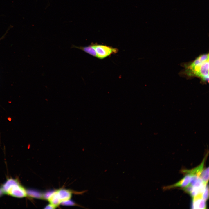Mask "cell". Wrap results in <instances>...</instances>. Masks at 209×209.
<instances>
[{"label": "cell", "mask_w": 209, "mask_h": 209, "mask_svg": "<svg viewBox=\"0 0 209 209\" xmlns=\"http://www.w3.org/2000/svg\"><path fill=\"white\" fill-rule=\"evenodd\" d=\"M192 198L191 206L192 208H206V201L202 198L201 194H199Z\"/></svg>", "instance_id": "5"}, {"label": "cell", "mask_w": 209, "mask_h": 209, "mask_svg": "<svg viewBox=\"0 0 209 209\" xmlns=\"http://www.w3.org/2000/svg\"><path fill=\"white\" fill-rule=\"evenodd\" d=\"M2 190L3 193L13 197L21 198L27 195L26 191L16 180L8 179L3 185Z\"/></svg>", "instance_id": "2"}, {"label": "cell", "mask_w": 209, "mask_h": 209, "mask_svg": "<svg viewBox=\"0 0 209 209\" xmlns=\"http://www.w3.org/2000/svg\"><path fill=\"white\" fill-rule=\"evenodd\" d=\"M207 155H206L202 162L198 166L194 169L190 170H183L182 172L185 174H189L191 176H199L203 170L204 162L206 158V156Z\"/></svg>", "instance_id": "6"}, {"label": "cell", "mask_w": 209, "mask_h": 209, "mask_svg": "<svg viewBox=\"0 0 209 209\" xmlns=\"http://www.w3.org/2000/svg\"><path fill=\"white\" fill-rule=\"evenodd\" d=\"M185 66V72L188 76L197 77L204 82H208V53L199 55L193 62Z\"/></svg>", "instance_id": "1"}, {"label": "cell", "mask_w": 209, "mask_h": 209, "mask_svg": "<svg viewBox=\"0 0 209 209\" xmlns=\"http://www.w3.org/2000/svg\"><path fill=\"white\" fill-rule=\"evenodd\" d=\"M201 194L202 198L206 201L208 199L209 197L208 186L207 185V184L205 186L204 190Z\"/></svg>", "instance_id": "10"}, {"label": "cell", "mask_w": 209, "mask_h": 209, "mask_svg": "<svg viewBox=\"0 0 209 209\" xmlns=\"http://www.w3.org/2000/svg\"><path fill=\"white\" fill-rule=\"evenodd\" d=\"M204 183L207 184L209 180V168L203 170L200 176Z\"/></svg>", "instance_id": "9"}, {"label": "cell", "mask_w": 209, "mask_h": 209, "mask_svg": "<svg viewBox=\"0 0 209 209\" xmlns=\"http://www.w3.org/2000/svg\"><path fill=\"white\" fill-rule=\"evenodd\" d=\"M97 55V57L103 59L111 55L112 54L117 53L118 50L111 46L106 45L93 44Z\"/></svg>", "instance_id": "4"}, {"label": "cell", "mask_w": 209, "mask_h": 209, "mask_svg": "<svg viewBox=\"0 0 209 209\" xmlns=\"http://www.w3.org/2000/svg\"><path fill=\"white\" fill-rule=\"evenodd\" d=\"M185 176L177 183L172 185L165 187V189H170L172 188L181 187V188L188 186L190 184L191 176L189 174H185Z\"/></svg>", "instance_id": "7"}, {"label": "cell", "mask_w": 209, "mask_h": 209, "mask_svg": "<svg viewBox=\"0 0 209 209\" xmlns=\"http://www.w3.org/2000/svg\"><path fill=\"white\" fill-rule=\"evenodd\" d=\"M56 208L54 206L52 205L51 204H50L49 205H48L47 206H46V207L45 208H50V209H53V208Z\"/></svg>", "instance_id": "11"}, {"label": "cell", "mask_w": 209, "mask_h": 209, "mask_svg": "<svg viewBox=\"0 0 209 209\" xmlns=\"http://www.w3.org/2000/svg\"><path fill=\"white\" fill-rule=\"evenodd\" d=\"M72 196L70 191L65 189H60L52 193L47 197L50 204L55 207L61 203L68 201Z\"/></svg>", "instance_id": "3"}, {"label": "cell", "mask_w": 209, "mask_h": 209, "mask_svg": "<svg viewBox=\"0 0 209 209\" xmlns=\"http://www.w3.org/2000/svg\"><path fill=\"white\" fill-rule=\"evenodd\" d=\"M3 193V192L2 191V190L0 189V196L2 195Z\"/></svg>", "instance_id": "12"}, {"label": "cell", "mask_w": 209, "mask_h": 209, "mask_svg": "<svg viewBox=\"0 0 209 209\" xmlns=\"http://www.w3.org/2000/svg\"><path fill=\"white\" fill-rule=\"evenodd\" d=\"M76 47L80 49L86 53L93 56L97 57V55L96 51L93 47V44L85 47Z\"/></svg>", "instance_id": "8"}]
</instances>
